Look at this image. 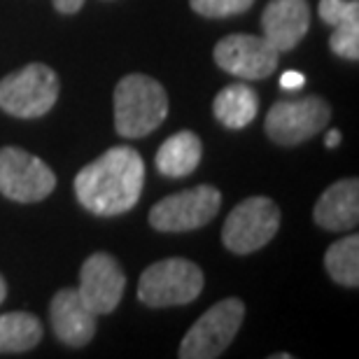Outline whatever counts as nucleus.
<instances>
[{"mask_svg":"<svg viewBox=\"0 0 359 359\" xmlns=\"http://www.w3.org/2000/svg\"><path fill=\"white\" fill-rule=\"evenodd\" d=\"M145 161L133 147H112L75 177L77 201L98 217H117L140 201Z\"/></svg>","mask_w":359,"mask_h":359,"instance_id":"nucleus-1","label":"nucleus"},{"mask_svg":"<svg viewBox=\"0 0 359 359\" xmlns=\"http://www.w3.org/2000/svg\"><path fill=\"white\" fill-rule=\"evenodd\" d=\"M168 117V96L154 77L133 73L114 89V128L121 138L135 140L156 131Z\"/></svg>","mask_w":359,"mask_h":359,"instance_id":"nucleus-2","label":"nucleus"},{"mask_svg":"<svg viewBox=\"0 0 359 359\" xmlns=\"http://www.w3.org/2000/svg\"><path fill=\"white\" fill-rule=\"evenodd\" d=\"M59 77L45 63H28L0 80V110L19 119H38L56 105Z\"/></svg>","mask_w":359,"mask_h":359,"instance_id":"nucleus-3","label":"nucleus"},{"mask_svg":"<svg viewBox=\"0 0 359 359\" xmlns=\"http://www.w3.org/2000/svg\"><path fill=\"white\" fill-rule=\"evenodd\" d=\"M203 285V271L196 264L182 257H173L145 269L138 283V299L149 308L187 306L198 299Z\"/></svg>","mask_w":359,"mask_h":359,"instance_id":"nucleus-4","label":"nucleus"},{"mask_svg":"<svg viewBox=\"0 0 359 359\" xmlns=\"http://www.w3.org/2000/svg\"><path fill=\"white\" fill-rule=\"evenodd\" d=\"M245 318V304L241 299H224L210 306L180 343L182 359H215L231 346Z\"/></svg>","mask_w":359,"mask_h":359,"instance_id":"nucleus-5","label":"nucleus"},{"mask_svg":"<svg viewBox=\"0 0 359 359\" xmlns=\"http://www.w3.org/2000/svg\"><path fill=\"white\" fill-rule=\"evenodd\" d=\"M280 229V208L269 196H250L229 212L222 229L224 248L233 255H252L271 238H276Z\"/></svg>","mask_w":359,"mask_h":359,"instance_id":"nucleus-6","label":"nucleus"},{"mask_svg":"<svg viewBox=\"0 0 359 359\" xmlns=\"http://www.w3.org/2000/svg\"><path fill=\"white\" fill-rule=\"evenodd\" d=\"M219 205L222 194L217 187L201 184L161 198L149 210V224L163 233L194 231V229L210 224L215 215L219 212Z\"/></svg>","mask_w":359,"mask_h":359,"instance_id":"nucleus-7","label":"nucleus"},{"mask_svg":"<svg viewBox=\"0 0 359 359\" xmlns=\"http://www.w3.org/2000/svg\"><path fill=\"white\" fill-rule=\"evenodd\" d=\"M56 189V175L40 156L21 147L0 149V191L17 203H38Z\"/></svg>","mask_w":359,"mask_h":359,"instance_id":"nucleus-8","label":"nucleus"},{"mask_svg":"<svg viewBox=\"0 0 359 359\" xmlns=\"http://www.w3.org/2000/svg\"><path fill=\"white\" fill-rule=\"evenodd\" d=\"M332 119V107L320 96L278 100L266 114V133L278 145H301Z\"/></svg>","mask_w":359,"mask_h":359,"instance_id":"nucleus-9","label":"nucleus"},{"mask_svg":"<svg viewBox=\"0 0 359 359\" xmlns=\"http://www.w3.org/2000/svg\"><path fill=\"white\" fill-rule=\"evenodd\" d=\"M215 63L219 70L241 80H264L276 73L280 52H276L264 35L236 33L215 45Z\"/></svg>","mask_w":359,"mask_h":359,"instance_id":"nucleus-10","label":"nucleus"},{"mask_svg":"<svg viewBox=\"0 0 359 359\" xmlns=\"http://www.w3.org/2000/svg\"><path fill=\"white\" fill-rule=\"evenodd\" d=\"M126 276L119 262L107 252H93L80 271V297L96 315H107L119 306Z\"/></svg>","mask_w":359,"mask_h":359,"instance_id":"nucleus-11","label":"nucleus"},{"mask_svg":"<svg viewBox=\"0 0 359 359\" xmlns=\"http://www.w3.org/2000/svg\"><path fill=\"white\" fill-rule=\"evenodd\" d=\"M49 320L56 339L68 348H84L96 336V313L73 287L54 294L49 304Z\"/></svg>","mask_w":359,"mask_h":359,"instance_id":"nucleus-12","label":"nucleus"},{"mask_svg":"<svg viewBox=\"0 0 359 359\" xmlns=\"http://www.w3.org/2000/svg\"><path fill=\"white\" fill-rule=\"evenodd\" d=\"M264 38L276 52H292L311 28L308 0H271L262 12Z\"/></svg>","mask_w":359,"mask_h":359,"instance_id":"nucleus-13","label":"nucleus"},{"mask_svg":"<svg viewBox=\"0 0 359 359\" xmlns=\"http://www.w3.org/2000/svg\"><path fill=\"white\" fill-rule=\"evenodd\" d=\"M315 224L327 231H350L359 222V182L346 177L322 194L313 210Z\"/></svg>","mask_w":359,"mask_h":359,"instance_id":"nucleus-14","label":"nucleus"},{"mask_svg":"<svg viewBox=\"0 0 359 359\" xmlns=\"http://www.w3.org/2000/svg\"><path fill=\"white\" fill-rule=\"evenodd\" d=\"M201 156H203V142L194 131L173 133L156 152V170L163 177L180 180L191 175L198 168Z\"/></svg>","mask_w":359,"mask_h":359,"instance_id":"nucleus-15","label":"nucleus"},{"mask_svg":"<svg viewBox=\"0 0 359 359\" xmlns=\"http://www.w3.org/2000/svg\"><path fill=\"white\" fill-rule=\"evenodd\" d=\"M212 112L226 128H245L257 119L259 96L248 84H229L215 96Z\"/></svg>","mask_w":359,"mask_h":359,"instance_id":"nucleus-16","label":"nucleus"},{"mask_svg":"<svg viewBox=\"0 0 359 359\" xmlns=\"http://www.w3.org/2000/svg\"><path fill=\"white\" fill-rule=\"evenodd\" d=\"M42 322L31 313L14 311L0 315V353H26L42 341Z\"/></svg>","mask_w":359,"mask_h":359,"instance_id":"nucleus-17","label":"nucleus"},{"mask_svg":"<svg viewBox=\"0 0 359 359\" xmlns=\"http://www.w3.org/2000/svg\"><path fill=\"white\" fill-rule=\"evenodd\" d=\"M325 266L334 283L355 290L359 285V236L353 233L329 245L325 255Z\"/></svg>","mask_w":359,"mask_h":359,"instance_id":"nucleus-18","label":"nucleus"},{"mask_svg":"<svg viewBox=\"0 0 359 359\" xmlns=\"http://www.w3.org/2000/svg\"><path fill=\"white\" fill-rule=\"evenodd\" d=\"M329 47L336 56L348 61L359 59V19L346 21V24L334 26V33L329 38Z\"/></svg>","mask_w":359,"mask_h":359,"instance_id":"nucleus-19","label":"nucleus"},{"mask_svg":"<svg viewBox=\"0 0 359 359\" xmlns=\"http://www.w3.org/2000/svg\"><path fill=\"white\" fill-rule=\"evenodd\" d=\"M191 10L208 19H224L248 12L255 0H189Z\"/></svg>","mask_w":359,"mask_h":359,"instance_id":"nucleus-20","label":"nucleus"},{"mask_svg":"<svg viewBox=\"0 0 359 359\" xmlns=\"http://www.w3.org/2000/svg\"><path fill=\"white\" fill-rule=\"evenodd\" d=\"M318 12L325 24L339 26L359 19V3L357 0H320Z\"/></svg>","mask_w":359,"mask_h":359,"instance_id":"nucleus-21","label":"nucleus"},{"mask_svg":"<svg viewBox=\"0 0 359 359\" xmlns=\"http://www.w3.org/2000/svg\"><path fill=\"white\" fill-rule=\"evenodd\" d=\"M306 84V77L299 73V70H287V73L280 77V87L283 89H287V91H297V89H301Z\"/></svg>","mask_w":359,"mask_h":359,"instance_id":"nucleus-22","label":"nucleus"},{"mask_svg":"<svg viewBox=\"0 0 359 359\" xmlns=\"http://www.w3.org/2000/svg\"><path fill=\"white\" fill-rule=\"evenodd\" d=\"M82 5H84V0H54V7L61 14H75V12H80Z\"/></svg>","mask_w":359,"mask_h":359,"instance_id":"nucleus-23","label":"nucleus"},{"mask_svg":"<svg viewBox=\"0 0 359 359\" xmlns=\"http://www.w3.org/2000/svg\"><path fill=\"white\" fill-rule=\"evenodd\" d=\"M339 142H341V133L339 131H329L327 133V138H325V145L332 149V147H339Z\"/></svg>","mask_w":359,"mask_h":359,"instance_id":"nucleus-24","label":"nucleus"},{"mask_svg":"<svg viewBox=\"0 0 359 359\" xmlns=\"http://www.w3.org/2000/svg\"><path fill=\"white\" fill-rule=\"evenodd\" d=\"M5 297H7V283L3 280V276H0V304L5 301Z\"/></svg>","mask_w":359,"mask_h":359,"instance_id":"nucleus-25","label":"nucleus"}]
</instances>
